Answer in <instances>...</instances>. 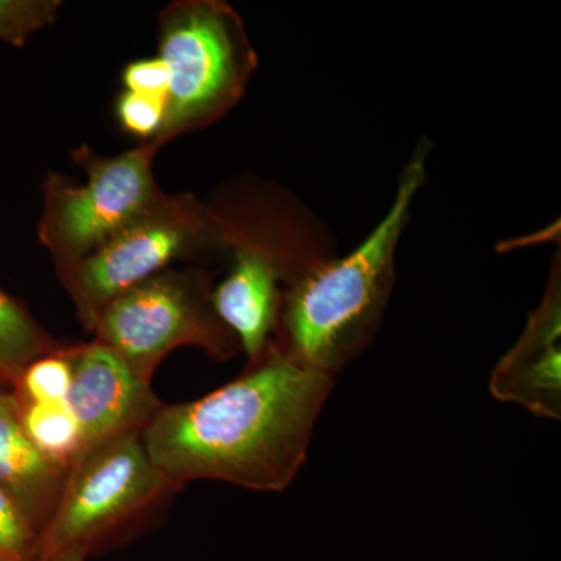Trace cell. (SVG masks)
<instances>
[{"label":"cell","instance_id":"obj_1","mask_svg":"<svg viewBox=\"0 0 561 561\" xmlns=\"http://www.w3.org/2000/svg\"><path fill=\"white\" fill-rule=\"evenodd\" d=\"M332 389L334 376L294 359L273 341L220 389L162 404L140 435L151 461L176 485L221 481L276 493L305 463Z\"/></svg>","mask_w":561,"mask_h":561},{"label":"cell","instance_id":"obj_2","mask_svg":"<svg viewBox=\"0 0 561 561\" xmlns=\"http://www.w3.org/2000/svg\"><path fill=\"white\" fill-rule=\"evenodd\" d=\"M431 150L426 138L416 144L389 210L356 249L316 262L284 290L275 342L294 359L334 376L375 339L394 286L398 247L427 181Z\"/></svg>","mask_w":561,"mask_h":561},{"label":"cell","instance_id":"obj_3","mask_svg":"<svg viewBox=\"0 0 561 561\" xmlns=\"http://www.w3.org/2000/svg\"><path fill=\"white\" fill-rule=\"evenodd\" d=\"M217 208L230 232L231 267L214 287V308L254 362L275 341L286 287L334 251L327 230L289 194L260 192Z\"/></svg>","mask_w":561,"mask_h":561},{"label":"cell","instance_id":"obj_4","mask_svg":"<svg viewBox=\"0 0 561 561\" xmlns=\"http://www.w3.org/2000/svg\"><path fill=\"white\" fill-rule=\"evenodd\" d=\"M158 57L168 66L165 117L154 142L205 130L243 98L257 51L241 14L224 0H176L161 10Z\"/></svg>","mask_w":561,"mask_h":561},{"label":"cell","instance_id":"obj_5","mask_svg":"<svg viewBox=\"0 0 561 561\" xmlns=\"http://www.w3.org/2000/svg\"><path fill=\"white\" fill-rule=\"evenodd\" d=\"M228 251L230 232L217 206L191 192L165 194L98 250L57 273L81 324L92 332L103 308L136 284L175 262L228 256Z\"/></svg>","mask_w":561,"mask_h":561},{"label":"cell","instance_id":"obj_6","mask_svg":"<svg viewBox=\"0 0 561 561\" xmlns=\"http://www.w3.org/2000/svg\"><path fill=\"white\" fill-rule=\"evenodd\" d=\"M142 432L87 449L66 472L39 561L68 549L91 556L140 529L181 489L151 461Z\"/></svg>","mask_w":561,"mask_h":561},{"label":"cell","instance_id":"obj_7","mask_svg":"<svg viewBox=\"0 0 561 561\" xmlns=\"http://www.w3.org/2000/svg\"><path fill=\"white\" fill-rule=\"evenodd\" d=\"M213 290L206 268H168L110 301L92 328L94 341L150 383L161 362L181 346L230 360L241 345L214 308Z\"/></svg>","mask_w":561,"mask_h":561},{"label":"cell","instance_id":"obj_8","mask_svg":"<svg viewBox=\"0 0 561 561\" xmlns=\"http://www.w3.org/2000/svg\"><path fill=\"white\" fill-rule=\"evenodd\" d=\"M161 149L149 140L124 153L102 157L81 146L73 151V160L87 173L83 183L49 172L43 183L38 239L49 251L55 271L87 257L164 197L153 169Z\"/></svg>","mask_w":561,"mask_h":561},{"label":"cell","instance_id":"obj_9","mask_svg":"<svg viewBox=\"0 0 561 561\" xmlns=\"http://www.w3.org/2000/svg\"><path fill=\"white\" fill-rule=\"evenodd\" d=\"M68 404L79 421L84 451L142 432L162 408L151 383L142 381L119 354L98 341L73 345Z\"/></svg>","mask_w":561,"mask_h":561},{"label":"cell","instance_id":"obj_10","mask_svg":"<svg viewBox=\"0 0 561 561\" xmlns=\"http://www.w3.org/2000/svg\"><path fill=\"white\" fill-rule=\"evenodd\" d=\"M496 400L515 402L541 419H561V265L553 257L545 297L522 337L491 371Z\"/></svg>","mask_w":561,"mask_h":561},{"label":"cell","instance_id":"obj_11","mask_svg":"<svg viewBox=\"0 0 561 561\" xmlns=\"http://www.w3.org/2000/svg\"><path fill=\"white\" fill-rule=\"evenodd\" d=\"M66 472L33 446L13 393L0 389V486L27 513L41 537L60 497Z\"/></svg>","mask_w":561,"mask_h":561},{"label":"cell","instance_id":"obj_12","mask_svg":"<svg viewBox=\"0 0 561 561\" xmlns=\"http://www.w3.org/2000/svg\"><path fill=\"white\" fill-rule=\"evenodd\" d=\"M61 346L24 305L0 289V381L13 386L31 362Z\"/></svg>","mask_w":561,"mask_h":561},{"label":"cell","instance_id":"obj_13","mask_svg":"<svg viewBox=\"0 0 561 561\" xmlns=\"http://www.w3.org/2000/svg\"><path fill=\"white\" fill-rule=\"evenodd\" d=\"M16 404L22 427L33 446L51 463L68 471L84 451L80 424L68 401L39 404L16 400Z\"/></svg>","mask_w":561,"mask_h":561},{"label":"cell","instance_id":"obj_14","mask_svg":"<svg viewBox=\"0 0 561 561\" xmlns=\"http://www.w3.org/2000/svg\"><path fill=\"white\" fill-rule=\"evenodd\" d=\"M73 376V345H62L54 353L31 362L13 383L18 401L55 404L68 401Z\"/></svg>","mask_w":561,"mask_h":561},{"label":"cell","instance_id":"obj_15","mask_svg":"<svg viewBox=\"0 0 561 561\" xmlns=\"http://www.w3.org/2000/svg\"><path fill=\"white\" fill-rule=\"evenodd\" d=\"M61 7L60 0H0V41L25 46L35 33L57 21Z\"/></svg>","mask_w":561,"mask_h":561},{"label":"cell","instance_id":"obj_16","mask_svg":"<svg viewBox=\"0 0 561 561\" xmlns=\"http://www.w3.org/2000/svg\"><path fill=\"white\" fill-rule=\"evenodd\" d=\"M41 531L0 486V561H39Z\"/></svg>","mask_w":561,"mask_h":561},{"label":"cell","instance_id":"obj_17","mask_svg":"<svg viewBox=\"0 0 561 561\" xmlns=\"http://www.w3.org/2000/svg\"><path fill=\"white\" fill-rule=\"evenodd\" d=\"M122 130L144 142L157 139L165 117V101L124 91L114 105Z\"/></svg>","mask_w":561,"mask_h":561},{"label":"cell","instance_id":"obj_18","mask_svg":"<svg viewBox=\"0 0 561 561\" xmlns=\"http://www.w3.org/2000/svg\"><path fill=\"white\" fill-rule=\"evenodd\" d=\"M122 83H124V91L168 101L171 76H169L168 66L157 55V57L142 58L125 66Z\"/></svg>","mask_w":561,"mask_h":561},{"label":"cell","instance_id":"obj_19","mask_svg":"<svg viewBox=\"0 0 561 561\" xmlns=\"http://www.w3.org/2000/svg\"><path fill=\"white\" fill-rule=\"evenodd\" d=\"M88 557L90 556L81 549H68V551L55 553L50 559L43 561H87Z\"/></svg>","mask_w":561,"mask_h":561}]
</instances>
